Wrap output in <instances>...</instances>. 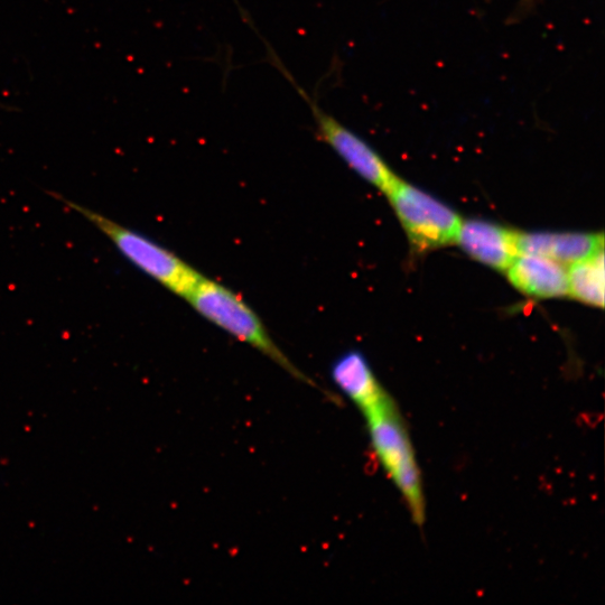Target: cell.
Here are the masks:
<instances>
[{
    "label": "cell",
    "mask_w": 605,
    "mask_h": 605,
    "mask_svg": "<svg viewBox=\"0 0 605 605\" xmlns=\"http://www.w3.org/2000/svg\"><path fill=\"white\" fill-rule=\"evenodd\" d=\"M334 384L365 415L390 398L361 352L344 353L332 365Z\"/></svg>",
    "instance_id": "8"
},
{
    "label": "cell",
    "mask_w": 605,
    "mask_h": 605,
    "mask_svg": "<svg viewBox=\"0 0 605 605\" xmlns=\"http://www.w3.org/2000/svg\"><path fill=\"white\" fill-rule=\"evenodd\" d=\"M517 232L488 221H462L455 244L479 263L506 272L519 255Z\"/></svg>",
    "instance_id": "6"
},
{
    "label": "cell",
    "mask_w": 605,
    "mask_h": 605,
    "mask_svg": "<svg viewBox=\"0 0 605 605\" xmlns=\"http://www.w3.org/2000/svg\"><path fill=\"white\" fill-rule=\"evenodd\" d=\"M65 206L80 214L105 235L128 262L170 292L184 299L202 275L171 250L139 232L119 225L99 212L55 195Z\"/></svg>",
    "instance_id": "3"
},
{
    "label": "cell",
    "mask_w": 605,
    "mask_h": 605,
    "mask_svg": "<svg viewBox=\"0 0 605 605\" xmlns=\"http://www.w3.org/2000/svg\"><path fill=\"white\" fill-rule=\"evenodd\" d=\"M506 272L509 282L526 295L537 299H557L569 295L567 269L553 259L521 254Z\"/></svg>",
    "instance_id": "9"
},
{
    "label": "cell",
    "mask_w": 605,
    "mask_h": 605,
    "mask_svg": "<svg viewBox=\"0 0 605 605\" xmlns=\"http://www.w3.org/2000/svg\"><path fill=\"white\" fill-rule=\"evenodd\" d=\"M184 300L204 319L262 352L293 378L318 388L278 348L259 316L239 294L230 288L202 275Z\"/></svg>",
    "instance_id": "2"
},
{
    "label": "cell",
    "mask_w": 605,
    "mask_h": 605,
    "mask_svg": "<svg viewBox=\"0 0 605 605\" xmlns=\"http://www.w3.org/2000/svg\"><path fill=\"white\" fill-rule=\"evenodd\" d=\"M268 50L269 54H271L269 55V60L290 81L307 106L310 107L316 134H318L320 141L331 147L341 157V160L346 162L350 169L360 175L362 179H365L370 184L376 186L378 190L387 194L393 188L398 176L389 169L383 158L365 139L353 133L352 130L341 124L338 119L325 113L318 105V102L312 99L309 93L294 80L292 74L279 61L275 52L271 48Z\"/></svg>",
    "instance_id": "4"
},
{
    "label": "cell",
    "mask_w": 605,
    "mask_h": 605,
    "mask_svg": "<svg viewBox=\"0 0 605 605\" xmlns=\"http://www.w3.org/2000/svg\"><path fill=\"white\" fill-rule=\"evenodd\" d=\"M386 195L417 250L455 244L462 220L446 204L399 178Z\"/></svg>",
    "instance_id": "5"
},
{
    "label": "cell",
    "mask_w": 605,
    "mask_h": 605,
    "mask_svg": "<svg viewBox=\"0 0 605 605\" xmlns=\"http://www.w3.org/2000/svg\"><path fill=\"white\" fill-rule=\"evenodd\" d=\"M569 295L592 306H604V249L567 269Z\"/></svg>",
    "instance_id": "10"
},
{
    "label": "cell",
    "mask_w": 605,
    "mask_h": 605,
    "mask_svg": "<svg viewBox=\"0 0 605 605\" xmlns=\"http://www.w3.org/2000/svg\"><path fill=\"white\" fill-rule=\"evenodd\" d=\"M363 417L372 451L405 500L415 524L422 527L426 505L421 471L411 436L394 399L390 397Z\"/></svg>",
    "instance_id": "1"
},
{
    "label": "cell",
    "mask_w": 605,
    "mask_h": 605,
    "mask_svg": "<svg viewBox=\"0 0 605 605\" xmlns=\"http://www.w3.org/2000/svg\"><path fill=\"white\" fill-rule=\"evenodd\" d=\"M518 254L543 256L571 265L604 249L603 234L517 232Z\"/></svg>",
    "instance_id": "7"
}]
</instances>
